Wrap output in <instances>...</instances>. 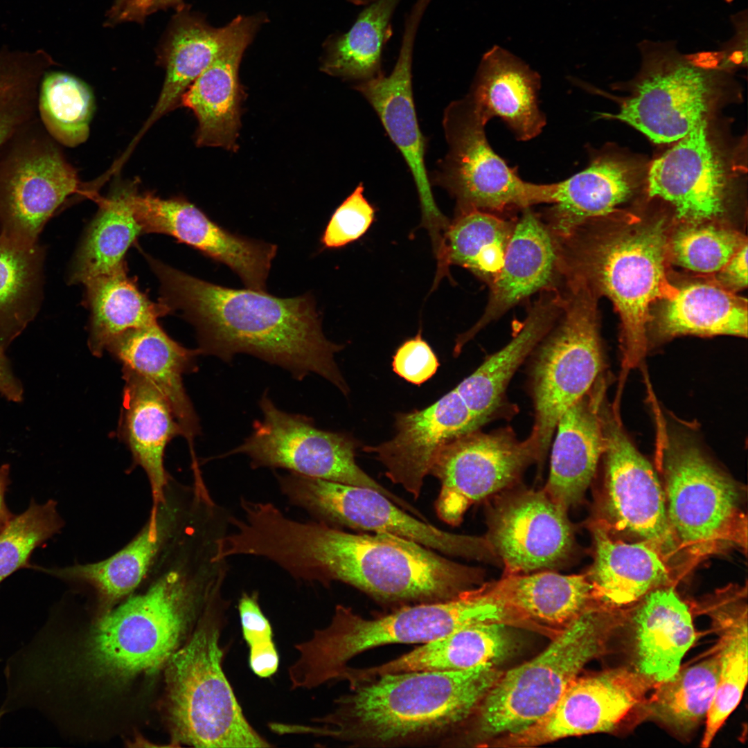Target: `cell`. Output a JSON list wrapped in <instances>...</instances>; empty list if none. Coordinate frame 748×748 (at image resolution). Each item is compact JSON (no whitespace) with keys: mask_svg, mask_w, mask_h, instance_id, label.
<instances>
[{"mask_svg":"<svg viewBox=\"0 0 748 748\" xmlns=\"http://www.w3.org/2000/svg\"><path fill=\"white\" fill-rule=\"evenodd\" d=\"M229 604L223 594L213 598L188 642L168 661L170 718L177 739L193 747H270L247 721L223 670L220 639Z\"/></svg>","mask_w":748,"mask_h":748,"instance_id":"7","label":"cell"},{"mask_svg":"<svg viewBox=\"0 0 748 748\" xmlns=\"http://www.w3.org/2000/svg\"><path fill=\"white\" fill-rule=\"evenodd\" d=\"M605 477L601 503L609 532L644 542L668 561L679 549L669 524L664 488L649 461L622 428L614 409L600 406Z\"/></svg>","mask_w":748,"mask_h":748,"instance_id":"16","label":"cell"},{"mask_svg":"<svg viewBox=\"0 0 748 748\" xmlns=\"http://www.w3.org/2000/svg\"><path fill=\"white\" fill-rule=\"evenodd\" d=\"M238 609L243 638L249 648L273 642L271 625L260 608L256 591L242 593Z\"/></svg>","mask_w":748,"mask_h":748,"instance_id":"52","label":"cell"},{"mask_svg":"<svg viewBox=\"0 0 748 748\" xmlns=\"http://www.w3.org/2000/svg\"><path fill=\"white\" fill-rule=\"evenodd\" d=\"M605 381L571 405L556 425L549 479L544 491L564 510L582 498L604 451L600 405Z\"/></svg>","mask_w":748,"mask_h":748,"instance_id":"29","label":"cell"},{"mask_svg":"<svg viewBox=\"0 0 748 748\" xmlns=\"http://www.w3.org/2000/svg\"><path fill=\"white\" fill-rule=\"evenodd\" d=\"M517 219L481 211L456 214L436 251V280L455 265L468 269L490 286L501 269Z\"/></svg>","mask_w":748,"mask_h":748,"instance_id":"41","label":"cell"},{"mask_svg":"<svg viewBox=\"0 0 748 748\" xmlns=\"http://www.w3.org/2000/svg\"><path fill=\"white\" fill-rule=\"evenodd\" d=\"M641 70L615 115L656 143H674L704 121L712 108L722 70L682 53L675 41L643 39Z\"/></svg>","mask_w":748,"mask_h":748,"instance_id":"11","label":"cell"},{"mask_svg":"<svg viewBox=\"0 0 748 748\" xmlns=\"http://www.w3.org/2000/svg\"><path fill=\"white\" fill-rule=\"evenodd\" d=\"M5 715H6V714L4 713V712H3V711L0 710V724H1V720H2L3 717V716H4Z\"/></svg>","mask_w":748,"mask_h":748,"instance_id":"58","label":"cell"},{"mask_svg":"<svg viewBox=\"0 0 748 748\" xmlns=\"http://www.w3.org/2000/svg\"><path fill=\"white\" fill-rule=\"evenodd\" d=\"M2 359H3V353H2V350L0 349V365L1 364Z\"/></svg>","mask_w":748,"mask_h":748,"instance_id":"59","label":"cell"},{"mask_svg":"<svg viewBox=\"0 0 748 748\" xmlns=\"http://www.w3.org/2000/svg\"><path fill=\"white\" fill-rule=\"evenodd\" d=\"M182 0H115L108 12L111 24L143 22L150 14L172 6H182Z\"/></svg>","mask_w":748,"mask_h":748,"instance_id":"53","label":"cell"},{"mask_svg":"<svg viewBox=\"0 0 748 748\" xmlns=\"http://www.w3.org/2000/svg\"><path fill=\"white\" fill-rule=\"evenodd\" d=\"M630 608L633 668L654 684L670 679L695 640L688 605L668 585Z\"/></svg>","mask_w":748,"mask_h":748,"instance_id":"30","label":"cell"},{"mask_svg":"<svg viewBox=\"0 0 748 748\" xmlns=\"http://www.w3.org/2000/svg\"><path fill=\"white\" fill-rule=\"evenodd\" d=\"M560 281L580 285L613 303L622 323L623 371L638 365L648 349L650 307L677 292L665 271L662 222L624 233L595 230L586 220L553 238Z\"/></svg>","mask_w":748,"mask_h":748,"instance_id":"5","label":"cell"},{"mask_svg":"<svg viewBox=\"0 0 748 748\" xmlns=\"http://www.w3.org/2000/svg\"><path fill=\"white\" fill-rule=\"evenodd\" d=\"M566 511L544 490L499 500L491 511L486 539L506 576L554 568L569 555L573 537Z\"/></svg>","mask_w":748,"mask_h":748,"instance_id":"21","label":"cell"},{"mask_svg":"<svg viewBox=\"0 0 748 748\" xmlns=\"http://www.w3.org/2000/svg\"><path fill=\"white\" fill-rule=\"evenodd\" d=\"M85 303L89 312L88 346L100 357L108 344L123 332L157 322L170 313L160 301L154 303L141 292L127 273L119 269L87 280Z\"/></svg>","mask_w":748,"mask_h":748,"instance_id":"40","label":"cell"},{"mask_svg":"<svg viewBox=\"0 0 748 748\" xmlns=\"http://www.w3.org/2000/svg\"><path fill=\"white\" fill-rule=\"evenodd\" d=\"M106 350L122 367L142 375L157 387L168 402L190 452L195 451L194 440L201 427L184 388L183 376L197 370L200 350L176 342L157 321L123 332Z\"/></svg>","mask_w":748,"mask_h":748,"instance_id":"28","label":"cell"},{"mask_svg":"<svg viewBox=\"0 0 748 748\" xmlns=\"http://www.w3.org/2000/svg\"><path fill=\"white\" fill-rule=\"evenodd\" d=\"M133 207L143 233L172 236L229 267L247 288L266 291L276 244L232 233L182 198L163 199L152 193H137Z\"/></svg>","mask_w":748,"mask_h":748,"instance_id":"19","label":"cell"},{"mask_svg":"<svg viewBox=\"0 0 748 748\" xmlns=\"http://www.w3.org/2000/svg\"><path fill=\"white\" fill-rule=\"evenodd\" d=\"M55 64L43 50L0 51V150L35 120L41 80Z\"/></svg>","mask_w":748,"mask_h":748,"instance_id":"46","label":"cell"},{"mask_svg":"<svg viewBox=\"0 0 748 748\" xmlns=\"http://www.w3.org/2000/svg\"><path fill=\"white\" fill-rule=\"evenodd\" d=\"M125 384L118 432L135 465L148 477L152 508L165 501L168 477L163 456L167 445L181 436L180 427L165 397L149 380L122 367Z\"/></svg>","mask_w":748,"mask_h":748,"instance_id":"31","label":"cell"},{"mask_svg":"<svg viewBox=\"0 0 748 748\" xmlns=\"http://www.w3.org/2000/svg\"><path fill=\"white\" fill-rule=\"evenodd\" d=\"M513 621L528 620L549 627H565L586 610L598 605L587 576L544 571L508 575L486 584Z\"/></svg>","mask_w":748,"mask_h":748,"instance_id":"36","label":"cell"},{"mask_svg":"<svg viewBox=\"0 0 748 748\" xmlns=\"http://www.w3.org/2000/svg\"><path fill=\"white\" fill-rule=\"evenodd\" d=\"M275 476L289 503L316 521L335 527L390 533L450 555L481 560L495 556L486 537L439 529L371 488L290 472Z\"/></svg>","mask_w":748,"mask_h":748,"instance_id":"14","label":"cell"},{"mask_svg":"<svg viewBox=\"0 0 748 748\" xmlns=\"http://www.w3.org/2000/svg\"><path fill=\"white\" fill-rule=\"evenodd\" d=\"M654 684L634 668L619 667L576 677L553 709L527 729L504 736L501 747H526L563 738L611 732L641 711Z\"/></svg>","mask_w":748,"mask_h":748,"instance_id":"18","label":"cell"},{"mask_svg":"<svg viewBox=\"0 0 748 748\" xmlns=\"http://www.w3.org/2000/svg\"><path fill=\"white\" fill-rule=\"evenodd\" d=\"M715 648L702 660L679 668L670 679L655 684L642 711L681 736L688 735L706 720L719 679Z\"/></svg>","mask_w":748,"mask_h":748,"instance_id":"43","label":"cell"},{"mask_svg":"<svg viewBox=\"0 0 748 748\" xmlns=\"http://www.w3.org/2000/svg\"><path fill=\"white\" fill-rule=\"evenodd\" d=\"M443 123L448 152L433 181L456 199V214L499 215L551 203L555 183L525 181L495 153L486 136V123L469 94L447 107Z\"/></svg>","mask_w":748,"mask_h":748,"instance_id":"12","label":"cell"},{"mask_svg":"<svg viewBox=\"0 0 748 748\" xmlns=\"http://www.w3.org/2000/svg\"><path fill=\"white\" fill-rule=\"evenodd\" d=\"M667 516L679 551L694 558L746 543L737 484L691 438L677 436L663 449Z\"/></svg>","mask_w":748,"mask_h":748,"instance_id":"9","label":"cell"},{"mask_svg":"<svg viewBox=\"0 0 748 748\" xmlns=\"http://www.w3.org/2000/svg\"><path fill=\"white\" fill-rule=\"evenodd\" d=\"M259 406L260 420L253 422L244 441L215 458L242 454L253 469H284L307 477L369 488L387 497L400 508H416L380 485L356 463V443L339 432L321 429L306 416L279 409L265 393Z\"/></svg>","mask_w":748,"mask_h":748,"instance_id":"13","label":"cell"},{"mask_svg":"<svg viewBox=\"0 0 748 748\" xmlns=\"http://www.w3.org/2000/svg\"><path fill=\"white\" fill-rule=\"evenodd\" d=\"M561 287L563 310L536 347L531 372V431L544 457L562 413L589 391L603 368L596 295L582 285Z\"/></svg>","mask_w":748,"mask_h":748,"instance_id":"10","label":"cell"},{"mask_svg":"<svg viewBox=\"0 0 748 748\" xmlns=\"http://www.w3.org/2000/svg\"><path fill=\"white\" fill-rule=\"evenodd\" d=\"M504 264L490 288L480 319L456 340L454 354L480 330L531 295L558 285L557 254L553 238L531 207L521 211Z\"/></svg>","mask_w":748,"mask_h":748,"instance_id":"26","label":"cell"},{"mask_svg":"<svg viewBox=\"0 0 748 748\" xmlns=\"http://www.w3.org/2000/svg\"><path fill=\"white\" fill-rule=\"evenodd\" d=\"M540 77L525 62L494 46L483 56L469 94L487 122L500 118L519 141L541 133L546 123L537 94Z\"/></svg>","mask_w":748,"mask_h":748,"instance_id":"33","label":"cell"},{"mask_svg":"<svg viewBox=\"0 0 748 748\" xmlns=\"http://www.w3.org/2000/svg\"><path fill=\"white\" fill-rule=\"evenodd\" d=\"M249 662L251 670L256 675L261 678L273 675L277 671L279 664V657L274 642L249 648Z\"/></svg>","mask_w":748,"mask_h":748,"instance_id":"56","label":"cell"},{"mask_svg":"<svg viewBox=\"0 0 748 748\" xmlns=\"http://www.w3.org/2000/svg\"><path fill=\"white\" fill-rule=\"evenodd\" d=\"M647 169L609 148L592 154L585 168L555 183L544 222L552 237L564 236L587 220L611 215L645 183Z\"/></svg>","mask_w":748,"mask_h":748,"instance_id":"25","label":"cell"},{"mask_svg":"<svg viewBox=\"0 0 748 748\" xmlns=\"http://www.w3.org/2000/svg\"><path fill=\"white\" fill-rule=\"evenodd\" d=\"M440 366L435 353L422 333L404 341L393 357V371L408 382L420 385L429 380Z\"/></svg>","mask_w":748,"mask_h":748,"instance_id":"51","label":"cell"},{"mask_svg":"<svg viewBox=\"0 0 748 748\" xmlns=\"http://www.w3.org/2000/svg\"><path fill=\"white\" fill-rule=\"evenodd\" d=\"M746 591L728 587L716 593L706 603L718 636L715 645L719 659V679L706 716L701 742L711 745L719 730L740 703L747 682V605Z\"/></svg>","mask_w":748,"mask_h":748,"instance_id":"35","label":"cell"},{"mask_svg":"<svg viewBox=\"0 0 748 748\" xmlns=\"http://www.w3.org/2000/svg\"><path fill=\"white\" fill-rule=\"evenodd\" d=\"M177 553L154 572L146 590L105 615L91 639L90 655L100 673L128 678L151 673L168 662L191 621L223 592L227 560L216 546L187 537ZM160 558V557H159Z\"/></svg>","mask_w":748,"mask_h":748,"instance_id":"4","label":"cell"},{"mask_svg":"<svg viewBox=\"0 0 748 748\" xmlns=\"http://www.w3.org/2000/svg\"><path fill=\"white\" fill-rule=\"evenodd\" d=\"M592 533L594 560L587 576L598 605L625 610L652 590L669 585L667 560L652 546L615 539L599 522L592 526Z\"/></svg>","mask_w":748,"mask_h":748,"instance_id":"34","label":"cell"},{"mask_svg":"<svg viewBox=\"0 0 748 748\" xmlns=\"http://www.w3.org/2000/svg\"><path fill=\"white\" fill-rule=\"evenodd\" d=\"M192 509L190 496L184 504L163 503L151 510L144 527L131 542L103 560L64 567L32 569L60 580L93 587L107 602L118 600L134 591L148 576L156 562L188 520Z\"/></svg>","mask_w":748,"mask_h":748,"instance_id":"24","label":"cell"},{"mask_svg":"<svg viewBox=\"0 0 748 748\" xmlns=\"http://www.w3.org/2000/svg\"><path fill=\"white\" fill-rule=\"evenodd\" d=\"M735 33L719 51L720 55V68L727 70L738 65L747 63V12H739L732 16Z\"/></svg>","mask_w":748,"mask_h":748,"instance_id":"54","label":"cell"},{"mask_svg":"<svg viewBox=\"0 0 748 748\" xmlns=\"http://www.w3.org/2000/svg\"><path fill=\"white\" fill-rule=\"evenodd\" d=\"M232 33L211 64L181 98L198 121L196 143L233 149L239 127L238 73L242 54L265 21L263 17L238 16Z\"/></svg>","mask_w":748,"mask_h":748,"instance_id":"27","label":"cell"},{"mask_svg":"<svg viewBox=\"0 0 748 748\" xmlns=\"http://www.w3.org/2000/svg\"><path fill=\"white\" fill-rule=\"evenodd\" d=\"M64 520L53 499L37 504L32 499L21 513L13 515L0 528V584L23 568L30 569V559L36 548L59 533Z\"/></svg>","mask_w":748,"mask_h":748,"instance_id":"48","label":"cell"},{"mask_svg":"<svg viewBox=\"0 0 748 748\" xmlns=\"http://www.w3.org/2000/svg\"><path fill=\"white\" fill-rule=\"evenodd\" d=\"M247 548L251 556L272 562L298 582L327 586L339 581L393 604L447 600L474 587L483 576L480 569L410 540L299 521L271 502L256 514Z\"/></svg>","mask_w":748,"mask_h":748,"instance_id":"1","label":"cell"},{"mask_svg":"<svg viewBox=\"0 0 748 748\" xmlns=\"http://www.w3.org/2000/svg\"><path fill=\"white\" fill-rule=\"evenodd\" d=\"M540 294L511 340L454 389L480 427L499 410L513 375L563 310L564 299L558 290L548 289Z\"/></svg>","mask_w":748,"mask_h":748,"instance_id":"32","label":"cell"},{"mask_svg":"<svg viewBox=\"0 0 748 748\" xmlns=\"http://www.w3.org/2000/svg\"><path fill=\"white\" fill-rule=\"evenodd\" d=\"M508 621L506 609L485 584L443 601L404 605L373 618L337 605L328 626L294 645L298 657L288 668L294 688L312 689L336 680L353 657L395 643H426L466 625Z\"/></svg>","mask_w":748,"mask_h":748,"instance_id":"6","label":"cell"},{"mask_svg":"<svg viewBox=\"0 0 748 748\" xmlns=\"http://www.w3.org/2000/svg\"><path fill=\"white\" fill-rule=\"evenodd\" d=\"M718 279L727 290L747 286V244L745 242L727 264L718 271Z\"/></svg>","mask_w":748,"mask_h":748,"instance_id":"55","label":"cell"},{"mask_svg":"<svg viewBox=\"0 0 748 748\" xmlns=\"http://www.w3.org/2000/svg\"><path fill=\"white\" fill-rule=\"evenodd\" d=\"M542 459L532 431L522 440L510 427L477 429L455 438L440 451L429 472L440 482L438 517L451 526L460 524L472 504L510 486L527 465Z\"/></svg>","mask_w":748,"mask_h":748,"instance_id":"17","label":"cell"},{"mask_svg":"<svg viewBox=\"0 0 748 748\" xmlns=\"http://www.w3.org/2000/svg\"><path fill=\"white\" fill-rule=\"evenodd\" d=\"M746 240L737 233L712 226H689L673 237L671 251L680 266L701 273L720 271Z\"/></svg>","mask_w":748,"mask_h":748,"instance_id":"49","label":"cell"},{"mask_svg":"<svg viewBox=\"0 0 748 748\" xmlns=\"http://www.w3.org/2000/svg\"><path fill=\"white\" fill-rule=\"evenodd\" d=\"M430 0H417L407 15L399 56L391 73L358 83L355 89L371 105L392 142L400 151L414 179L423 221L431 233L447 222L437 208L425 163L426 141L418 125L412 91V60L416 36Z\"/></svg>","mask_w":748,"mask_h":748,"instance_id":"20","label":"cell"},{"mask_svg":"<svg viewBox=\"0 0 748 748\" xmlns=\"http://www.w3.org/2000/svg\"><path fill=\"white\" fill-rule=\"evenodd\" d=\"M505 623L481 621L466 625L383 664L350 667L348 678L359 682L387 673L463 670L495 665L508 652Z\"/></svg>","mask_w":748,"mask_h":748,"instance_id":"37","label":"cell"},{"mask_svg":"<svg viewBox=\"0 0 748 748\" xmlns=\"http://www.w3.org/2000/svg\"><path fill=\"white\" fill-rule=\"evenodd\" d=\"M44 249L24 250L0 237V348L3 350L37 315L42 301Z\"/></svg>","mask_w":748,"mask_h":748,"instance_id":"45","label":"cell"},{"mask_svg":"<svg viewBox=\"0 0 748 748\" xmlns=\"http://www.w3.org/2000/svg\"><path fill=\"white\" fill-rule=\"evenodd\" d=\"M729 177L706 120L649 164L645 188L678 217L702 220L723 212Z\"/></svg>","mask_w":748,"mask_h":748,"instance_id":"22","label":"cell"},{"mask_svg":"<svg viewBox=\"0 0 748 748\" xmlns=\"http://www.w3.org/2000/svg\"><path fill=\"white\" fill-rule=\"evenodd\" d=\"M144 256L159 280V301L170 313L180 311L195 327L202 355L230 362L247 354L281 367L297 380L317 374L348 393L335 359L344 346L325 337L312 294L280 298L227 287Z\"/></svg>","mask_w":748,"mask_h":748,"instance_id":"2","label":"cell"},{"mask_svg":"<svg viewBox=\"0 0 748 748\" xmlns=\"http://www.w3.org/2000/svg\"><path fill=\"white\" fill-rule=\"evenodd\" d=\"M401 0H373L359 14L350 29L328 38L321 69L357 83L382 74L384 47L393 35L391 19Z\"/></svg>","mask_w":748,"mask_h":748,"instance_id":"44","label":"cell"},{"mask_svg":"<svg viewBox=\"0 0 748 748\" xmlns=\"http://www.w3.org/2000/svg\"><path fill=\"white\" fill-rule=\"evenodd\" d=\"M35 120L6 144L0 159V237L28 250L66 200L80 191L76 170Z\"/></svg>","mask_w":748,"mask_h":748,"instance_id":"15","label":"cell"},{"mask_svg":"<svg viewBox=\"0 0 748 748\" xmlns=\"http://www.w3.org/2000/svg\"><path fill=\"white\" fill-rule=\"evenodd\" d=\"M136 193L134 184H123L100 199L99 208L73 256L69 283L84 284L126 264L127 249L143 233L134 213Z\"/></svg>","mask_w":748,"mask_h":748,"instance_id":"39","label":"cell"},{"mask_svg":"<svg viewBox=\"0 0 748 748\" xmlns=\"http://www.w3.org/2000/svg\"><path fill=\"white\" fill-rule=\"evenodd\" d=\"M396 434L364 451L375 454L386 477L417 498L425 476L443 447L480 426L452 390L429 407L396 416Z\"/></svg>","mask_w":748,"mask_h":748,"instance_id":"23","label":"cell"},{"mask_svg":"<svg viewBox=\"0 0 748 748\" xmlns=\"http://www.w3.org/2000/svg\"><path fill=\"white\" fill-rule=\"evenodd\" d=\"M623 614L594 606L560 630L538 656L501 674L477 709L474 733L513 734L545 717L585 665L603 653Z\"/></svg>","mask_w":748,"mask_h":748,"instance_id":"8","label":"cell"},{"mask_svg":"<svg viewBox=\"0 0 748 748\" xmlns=\"http://www.w3.org/2000/svg\"><path fill=\"white\" fill-rule=\"evenodd\" d=\"M37 108L46 132L67 147L84 143L94 112L91 90L69 73L46 71L40 82Z\"/></svg>","mask_w":748,"mask_h":748,"instance_id":"47","label":"cell"},{"mask_svg":"<svg viewBox=\"0 0 748 748\" xmlns=\"http://www.w3.org/2000/svg\"><path fill=\"white\" fill-rule=\"evenodd\" d=\"M375 208L364 195L360 183L335 209L321 237L324 248L343 247L362 237L375 220Z\"/></svg>","mask_w":748,"mask_h":748,"instance_id":"50","label":"cell"},{"mask_svg":"<svg viewBox=\"0 0 748 748\" xmlns=\"http://www.w3.org/2000/svg\"><path fill=\"white\" fill-rule=\"evenodd\" d=\"M234 26V19L224 27L214 28L184 10L177 15L161 48L166 66L163 85L142 132L180 105L184 93L213 61Z\"/></svg>","mask_w":748,"mask_h":748,"instance_id":"38","label":"cell"},{"mask_svg":"<svg viewBox=\"0 0 748 748\" xmlns=\"http://www.w3.org/2000/svg\"><path fill=\"white\" fill-rule=\"evenodd\" d=\"M658 327L666 337L683 335L747 337V301L722 287L691 284L678 289L667 299Z\"/></svg>","mask_w":748,"mask_h":748,"instance_id":"42","label":"cell"},{"mask_svg":"<svg viewBox=\"0 0 748 748\" xmlns=\"http://www.w3.org/2000/svg\"><path fill=\"white\" fill-rule=\"evenodd\" d=\"M10 467L7 464L0 466V528L3 527L13 517L6 502V493L10 483Z\"/></svg>","mask_w":748,"mask_h":748,"instance_id":"57","label":"cell"},{"mask_svg":"<svg viewBox=\"0 0 748 748\" xmlns=\"http://www.w3.org/2000/svg\"><path fill=\"white\" fill-rule=\"evenodd\" d=\"M502 673L494 665L463 670L387 673L349 685L331 711L288 735L328 738L355 747L442 746L477 710Z\"/></svg>","mask_w":748,"mask_h":748,"instance_id":"3","label":"cell"}]
</instances>
